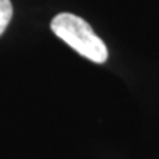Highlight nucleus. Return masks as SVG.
<instances>
[{
	"label": "nucleus",
	"mask_w": 159,
	"mask_h": 159,
	"mask_svg": "<svg viewBox=\"0 0 159 159\" xmlns=\"http://www.w3.org/2000/svg\"><path fill=\"white\" fill-rule=\"evenodd\" d=\"M52 31L83 57L94 63L108 61V49L89 22L74 13L63 12L52 19Z\"/></svg>",
	"instance_id": "f257e3e1"
},
{
	"label": "nucleus",
	"mask_w": 159,
	"mask_h": 159,
	"mask_svg": "<svg viewBox=\"0 0 159 159\" xmlns=\"http://www.w3.org/2000/svg\"><path fill=\"white\" fill-rule=\"evenodd\" d=\"M13 15L11 0H0V35L5 33L6 27L9 25Z\"/></svg>",
	"instance_id": "f03ea898"
}]
</instances>
